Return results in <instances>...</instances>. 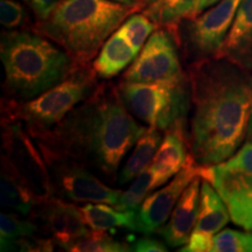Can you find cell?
I'll return each instance as SVG.
<instances>
[{"label":"cell","mask_w":252,"mask_h":252,"mask_svg":"<svg viewBox=\"0 0 252 252\" xmlns=\"http://www.w3.org/2000/svg\"><path fill=\"white\" fill-rule=\"evenodd\" d=\"M191 159L188 145V127L175 126L165 131L150 169L154 189L166 185Z\"/></svg>","instance_id":"15"},{"label":"cell","mask_w":252,"mask_h":252,"mask_svg":"<svg viewBox=\"0 0 252 252\" xmlns=\"http://www.w3.org/2000/svg\"><path fill=\"white\" fill-rule=\"evenodd\" d=\"M157 28V25L144 13H133L126 19L122 26L119 27L118 31L130 42V45L133 47L135 52L139 54V52L143 49L145 43L147 42L149 37L152 35V33Z\"/></svg>","instance_id":"24"},{"label":"cell","mask_w":252,"mask_h":252,"mask_svg":"<svg viewBox=\"0 0 252 252\" xmlns=\"http://www.w3.org/2000/svg\"><path fill=\"white\" fill-rule=\"evenodd\" d=\"M201 184L202 176L198 174L185 189L168 220L157 231L171 248L185 247L194 231L200 206Z\"/></svg>","instance_id":"14"},{"label":"cell","mask_w":252,"mask_h":252,"mask_svg":"<svg viewBox=\"0 0 252 252\" xmlns=\"http://www.w3.org/2000/svg\"><path fill=\"white\" fill-rule=\"evenodd\" d=\"M1 166L12 172L35 196L37 203L53 196L42 153L18 121L1 119Z\"/></svg>","instance_id":"9"},{"label":"cell","mask_w":252,"mask_h":252,"mask_svg":"<svg viewBox=\"0 0 252 252\" xmlns=\"http://www.w3.org/2000/svg\"><path fill=\"white\" fill-rule=\"evenodd\" d=\"M214 236L194 230L189 237L188 243L179 251L182 252H208L213 249Z\"/></svg>","instance_id":"29"},{"label":"cell","mask_w":252,"mask_h":252,"mask_svg":"<svg viewBox=\"0 0 252 252\" xmlns=\"http://www.w3.org/2000/svg\"><path fill=\"white\" fill-rule=\"evenodd\" d=\"M27 20L26 9L17 0L0 1V23L6 30L12 31L24 26Z\"/></svg>","instance_id":"28"},{"label":"cell","mask_w":252,"mask_h":252,"mask_svg":"<svg viewBox=\"0 0 252 252\" xmlns=\"http://www.w3.org/2000/svg\"><path fill=\"white\" fill-rule=\"evenodd\" d=\"M197 0H143V13L151 19L158 28L174 32L178 36L179 26L194 14Z\"/></svg>","instance_id":"20"},{"label":"cell","mask_w":252,"mask_h":252,"mask_svg":"<svg viewBox=\"0 0 252 252\" xmlns=\"http://www.w3.org/2000/svg\"><path fill=\"white\" fill-rule=\"evenodd\" d=\"M35 143L48 168L53 196L74 203L117 204L123 190L110 187L77 160Z\"/></svg>","instance_id":"7"},{"label":"cell","mask_w":252,"mask_h":252,"mask_svg":"<svg viewBox=\"0 0 252 252\" xmlns=\"http://www.w3.org/2000/svg\"><path fill=\"white\" fill-rule=\"evenodd\" d=\"M132 251L137 252H163L167 251L165 244L159 242L156 238L151 237H141L135 241L132 247Z\"/></svg>","instance_id":"31"},{"label":"cell","mask_w":252,"mask_h":252,"mask_svg":"<svg viewBox=\"0 0 252 252\" xmlns=\"http://www.w3.org/2000/svg\"><path fill=\"white\" fill-rule=\"evenodd\" d=\"M161 141L162 131L149 126L135 143L131 156L119 169L117 184L119 186L130 184L141 172L149 168Z\"/></svg>","instance_id":"19"},{"label":"cell","mask_w":252,"mask_h":252,"mask_svg":"<svg viewBox=\"0 0 252 252\" xmlns=\"http://www.w3.org/2000/svg\"><path fill=\"white\" fill-rule=\"evenodd\" d=\"M113 0H64L34 32L61 47L77 65L96 58L105 41L137 12Z\"/></svg>","instance_id":"4"},{"label":"cell","mask_w":252,"mask_h":252,"mask_svg":"<svg viewBox=\"0 0 252 252\" xmlns=\"http://www.w3.org/2000/svg\"><path fill=\"white\" fill-rule=\"evenodd\" d=\"M0 203L8 212L30 217L37 201L33 193L7 168L1 166L0 174Z\"/></svg>","instance_id":"22"},{"label":"cell","mask_w":252,"mask_h":252,"mask_svg":"<svg viewBox=\"0 0 252 252\" xmlns=\"http://www.w3.org/2000/svg\"><path fill=\"white\" fill-rule=\"evenodd\" d=\"M80 209L91 230L108 231L116 228H124L135 231L137 228V210H118L106 203H87Z\"/></svg>","instance_id":"21"},{"label":"cell","mask_w":252,"mask_h":252,"mask_svg":"<svg viewBox=\"0 0 252 252\" xmlns=\"http://www.w3.org/2000/svg\"><path fill=\"white\" fill-rule=\"evenodd\" d=\"M98 84L93 64L77 65L65 80L35 98L20 102L4 97L1 119L20 122L28 133L35 138L63 121L96 90Z\"/></svg>","instance_id":"5"},{"label":"cell","mask_w":252,"mask_h":252,"mask_svg":"<svg viewBox=\"0 0 252 252\" xmlns=\"http://www.w3.org/2000/svg\"><path fill=\"white\" fill-rule=\"evenodd\" d=\"M30 217L36 223L41 235L65 251L90 232L80 207L55 196L37 203Z\"/></svg>","instance_id":"12"},{"label":"cell","mask_w":252,"mask_h":252,"mask_svg":"<svg viewBox=\"0 0 252 252\" xmlns=\"http://www.w3.org/2000/svg\"><path fill=\"white\" fill-rule=\"evenodd\" d=\"M0 56L6 98L30 100L65 80L77 64L61 47L36 32L2 33Z\"/></svg>","instance_id":"3"},{"label":"cell","mask_w":252,"mask_h":252,"mask_svg":"<svg viewBox=\"0 0 252 252\" xmlns=\"http://www.w3.org/2000/svg\"><path fill=\"white\" fill-rule=\"evenodd\" d=\"M68 251L74 252H125L132 251L127 244L119 242L105 231H91L84 237L78 239L69 248Z\"/></svg>","instance_id":"25"},{"label":"cell","mask_w":252,"mask_h":252,"mask_svg":"<svg viewBox=\"0 0 252 252\" xmlns=\"http://www.w3.org/2000/svg\"><path fill=\"white\" fill-rule=\"evenodd\" d=\"M64 0H31V8L37 21H43L52 15Z\"/></svg>","instance_id":"30"},{"label":"cell","mask_w":252,"mask_h":252,"mask_svg":"<svg viewBox=\"0 0 252 252\" xmlns=\"http://www.w3.org/2000/svg\"><path fill=\"white\" fill-rule=\"evenodd\" d=\"M200 175L224 200L232 222L252 231V141L242 145L225 161L200 166Z\"/></svg>","instance_id":"8"},{"label":"cell","mask_w":252,"mask_h":252,"mask_svg":"<svg viewBox=\"0 0 252 252\" xmlns=\"http://www.w3.org/2000/svg\"><path fill=\"white\" fill-rule=\"evenodd\" d=\"M137 56L138 53L130 42L121 32L116 31L100 48L93 68L100 80H110L131 65Z\"/></svg>","instance_id":"17"},{"label":"cell","mask_w":252,"mask_h":252,"mask_svg":"<svg viewBox=\"0 0 252 252\" xmlns=\"http://www.w3.org/2000/svg\"><path fill=\"white\" fill-rule=\"evenodd\" d=\"M219 1L220 0H197L196 7H195V9H194V14L190 19H193L195 17H197V15H200L201 13H203L206 9L210 8L212 6L217 4Z\"/></svg>","instance_id":"32"},{"label":"cell","mask_w":252,"mask_h":252,"mask_svg":"<svg viewBox=\"0 0 252 252\" xmlns=\"http://www.w3.org/2000/svg\"><path fill=\"white\" fill-rule=\"evenodd\" d=\"M153 190V176L149 167L132 181L126 190L122 191L115 208L118 210H138Z\"/></svg>","instance_id":"23"},{"label":"cell","mask_w":252,"mask_h":252,"mask_svg":"<svg viewBox=\"0 0 252 252\" xmlns=\"http://www.w3.org/2000/svg\"><path fill=\"white\" fill-rule=\"evenodd\" d=\"M26 1H27V0H26Z\"/></svg>","instance_id":"35"},{"label":"cell","mask_w":252,"mask_h":252,"mask_svg":"<svg viewBox=\"0 0 252 252\" xmlns=\"http://www.w3.org/2000/svg\"><path fill=\"white\" fill-rule=\"evenodd\" d=\"M188 145L196 165L225 161L243 145L252 113V75L225 59L189 63Z\"/></svg>","instance_id":"1"},{"label":"cell","mask_w":252,"mask_h":252,"mask_svg":"<svg viewBox=\"0 0 252 252\" xmlns=\"http://www.w3.org/2000/svg\"><path fill=\"white\" fill-rule=\"evenodd\" d=\"M213 252H252V231L225 229L214 236Z\"/></svg>","instance_id":"27"},{"label":"cell","mask_w":252,"mask_h":252,"mask_svg":"<svg viewBox=\"0 0 252 252\" xmlns=\"http://www.w3.org/2000/svg\"><path fill=\"white\" fill-rule=\"evenodd\" d=\"M230 220L231 216L224 200L209 181L202 179L198 215L194 230L215 236Z\"/></svg>","instance_id":"18"},{"label":"cell","mask_w":252,"mask_h":252,"mask_svg":"<svg viewBox=\"0 0 252 252\" xmlns=\"http://www.w3.org/2000/svg\"><path fill=\"white\" fill-rule=\"evenodd\" d=\"M117 87L125 106L139 122L162 132L175 126L188 127L190 82L187 71L168 81H122Z\"/></svg>","instance_id":"6"},{"label":"cell","mask_w":252,"mask_h":252,"mask_svg":"<svg viewBox=\"0 0 252 252\" xmlns=\"http://www.w3.org/2000/svg\"><path fill=\"white\" fill-rule=\"evenodd\" d=\"M216 58L252 71V0H242L237 14Z\"/></svg>","instance_id":"16"},{"label":"cell","mask_w":252,"mask_h":252,"mask_svg":"<svg viewBox=\"0 0 252 252\" xmlns=\"http://www.w3.org/2000/svg\"><path fill=\"white\" fill-rule=\"evenodd\" d=\"M242 0H220L217 4L180 25L178 41L186 61L193 63L216 58L234 23Z\"/></svg>","instance_id":"10"},{"label":"cell","mask_w":252,"mask_h":252,"mask_svg":"<svg viewBox=\"0 0 252 252\" xmlns=\"http://www.w3.org/2000/svg\"><path fill=\"white\" fill-rule=\"evenodd\" d=\"M198 174L200 166L196 165L191 157L186 167L174 176L171 182L145 198L143 204L137 210L135 231L150 235L161 228L168 220L185 189Z\"/></svg>","instance_id":"13"},{"label":"cell","mask_w":252,"mask_h":252,"mask_svg":"<svg viewBox=\"0 0 252 252\" xmlns=\"http://www.w3.org/2000/svg\"><path fill=\"white\" fill-rule=\"evenodd\" d=\"M39 232L36 223L31 217L25 219L19 214L5 212L0 215V241L15 239Z\"/></svg>","instance_id":"26"},{"label":"cell","mask_w":252,"mask_h":252,"mask_svg":"<svg viewBox=\"0 0 252 252\" xmlns=\"http://www.w3.org/2000/svg\"><path fill=\"white\" fill-rule=\"evenodd\" d=\"M247 139L249 141H252V113L250 116V119H249L248 130H247Z\"/></svg>","instance_id":"34"},{"label":"cell","mask_w":252,"mask_h":252,"mask_svg":"<svg viewBox=\"0 0 252 252\" xmlns=\"http://www.w3.org/2000/svg\"><path fill=\"white\" fill-rule=\"evenodd\" d=\"M116 2H121L126 6H130V7L137 8L138 11L143 8V0H113Z\"/></svg>","instance_id":"33"},{"label":"cell","mask_w":252,"mask_h":252,"mask_svg":"<svg viewBox=\"0 0 252 252\" xmlns=\"http://www.w3.org/2000/svg\"><path fill=\"white\" fill-rule=\"evenodd\" d=\"M179 41L174 32L159 27L153 32L143 49L122 76V81L153 83L168 81L184 74Z\"/></svg>","instance_id":"11"},{"label":"cell","mask_w":252,"mask_h":252,"mask_svg":"<svg viewBox=\"0 0 252 252\" xmlns=\"http://www.w3.org/2000/svg\"><path fill=\"white\" fill-rule=\"evenodd\" d=\"M146 127L128 111L118 87L102 82L64 119L34 140L80 161L108 184H117L124 158Z\"/></svg>","instance_id":"2"}]
</instances>
